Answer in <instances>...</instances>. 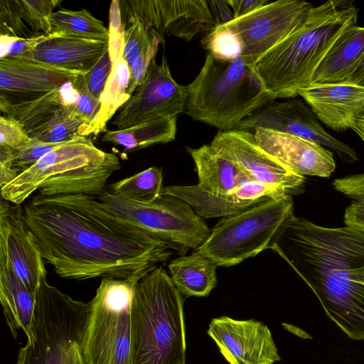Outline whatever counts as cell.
Masks as SVG:
<instances>
[{
    "mask_svg": "<svg viewBox=\"0 0 364 364\" xmlns=\"http://www.w3.org/2000/svg\"><path fill=\"white\" fill-rule=\"evenodd\" d=\"M235 18L245 16L271 2L269 0H225Z\"/></svg>",
    "mask_w": 364,
    "mask_h": 364,
    "instance_id": "cell-43",
    "label": "cell"
},
{
    "mask_svg": "<svg viewBox=\"0 0 364 364\" xmlns=\"http://www.w3.org/2000/svg\"><path fill=\"white\" fill-rule=\"evenodd\" d=\"M0 258L8 262L26 287L36 296L41 278L47 274L40 251L26 220L21 205L1 198Z\"/></svg>",
    "mask_w": 364,
    "mask_h": 364,
    "instance_id": "cell-16",
    "label": "cell"
},
{
    "mask_svg": "<svg viewBox=\"0 0 364 364\" xmlns=\"http://www.w3.org/2000/svg\"><path fill=\"white\" fill-rule=\"evenodd\" d=\"M317 118L336 132L350 129L364 108V87L347 84L311 85L299 90Z\"/></svg>",
    "mask_w": 364,
    "mask_h": 364,
    "instance_id": "cell-20",
    "label": "cell"
},
{
    "mask_svg": "<svg viewBox=\"0 0 364 364\" xmlns=\"http://www.w3.org/2000/svg\"><path fill=\"white\" fill-rule=\"evenodd\" d=\"M86 74V73H85ZM84 75L77 76L73 81V87L77 92V97L71 106L75 114L87 125L86 136L90 135V128L100 109V100L95 98L88 91Z\"/></svg>",
    "mask_w": 364,
    "mask_h": 364,
    "instance_id": "cell-35",
    "label": "cell"
},
{
    "mask_svg": "<svg viewBox=\"0 0 364 364\" xmlns=\"http://www.w3.org/2000/svg\"><path fill=\"white\" fill-rule=\"evenodd\" d=\"M109 50L112 70L100 98V109L92 124L90 134L106 130L107 122L131 97L128 94L129 66L123 58L124 26L117 1L111 3L109 10Z\"/></svg>",
    "mask_w": 364,
    "mask_h": 364,
    "instance_id": "cell-21",
    "label": "cell"
},
{
    "mask_svg": "<svg viewBox=\"0 0 364 364\" xmlns=\"http://www.w3.org/2000/svg\"><path fill=\"white\" fill-rule=\"evenodd\" d=\"M90 311V301L72 299L44 275L36 293L33 338L20 348L16 364H74Z\"/></svg>",
    "mask_w": 364,
    "mask_h": 364,
    "instance_id": "cell-7",
    "label": "cell"
},
{
    "mask_svg": "<svg viewBox=\"0 0 364 364\" xmlns=\"http://www.w3.org/2000/svg\"><path fill=\"white\" fill-rule=\"evenodd\" d=\"M210 146L252 179L279 193L292 197L304 188V176L292 172L262 149L252 132L237 129L218 131Z\"/></svg>",
    "mask_w": 364,
    "mask_h": 364,
    "instance_id": "cell-14",
    "label": "cell"
},
{
    "mask_svg": "<svg viewBox=\"0 0 364 364\" xmlns=\"http://www.w3.org/2000/svg\"><path fill=\"white\" fill-rule=\"evenodd\" d=\"M26 128L12 117L1 114L0 117V147L20 151L31 142Z\"/></svg>",
    "mask_w": 364,
    "mask_h": 364,
    "instance_id": "cell-37",
    "label": "cell"
},
{
    "mask_svg": "<svg viewBox=\"0 0 364 364\" xmlns=\"http://www.w3.org/2000/svg\"><path fill=\"white\" fill-rule=\"evenodd\" d=\"M364 55V27L347 28L317 67L310 85L344 83Z\"/></svg>",
    "mask_w": 364,
    "mask_h": 364,
    "instance_id": "cell-24",
    "label": "cell"
},
{
    "mask_svg": "<svg viewBox=\"0 0 364 364\" xmlns=\"http://www.w3.org/2000/svg\"><path fill=\"white\" fill-rule=\"evenodd\" d=\"M207 3L215 21L214 26L225 24L234 19L232 9L225 0H211Z\"/></svg>",
    "mask_w": 364,
    "mask_h": 364,
    "instance_id": "cell-44",
    "label": "cell"
},
{
    "mask_svg": "<svg viewBox=\"0 0 364 364\" xmlns=\"http://www.w3.org/2000/svg\"><path fill=\"white\" fill-rule=\"evenodd\" d=\"M186 86L171 75L166 57L158 64L151 60L146 76L129 100L121 107L112 124L123 129L150 121L177 117L184 112Z\"/></svg>",
    "mask_w": 364,
    "mask_h": 364,
    "instance_id": "cell-13",
    "label": "cell"
},
{
    "mask_svg": "<svg viewBox=\"0 0 364 364\" xmlns=\"http://www.w3.org/2000/svg\"><path fill=\"white\" fill-rule=\"evenodd\" d=\"M186 89L184 112L224 132L237 129L244 119L277 99L266 90L254 65L241 58L221 60L209 53Z\"/></svg>",
    "mask_w": 364,
    "mask_h": 364,
    "instance_id": "cell-5",
    "label": "cell"
},
{
    "mask_svg": "<svg viewBox=\"0 0 364 364\" xmlns=\"http://www.w3.org/2000/svg\"><path fill=\"white\" fill-rule=\"evenodd\" d=\"M293 212L292 198L269 199L223 217L196 251L218 266L238 264L269 248L277 232Z\"/></svg>",
    "mask_w": 364,
    "mask_h": 364,
    "instance_id": "cell-9",
    "label": "cell"
},
{
    "mask_svg": "<svg viewBox=\"0 0 364 364\" xmlns=\"http://www.w3.org/2000/svg\"><path fill=\"white\" fill-rule=\"evenodd\" d=\"M353 229L326 228L291 215L269 248L314 292L326 314L350 339L364 340V284L350 272Z\"/></svg>",
    "mask_w": 364,
    "mask_h": 364,
    "instance_id": "cell-2",
    "label": "cell"
},
{
    "mask_svg": "<svg viewBox=\"0 0 364 364\" xmlns=\"http://www.w3.org/2000/svg\"><path fill=\"white\" fill-rule=\"evenodd\" d=\"M344 83L364 87V55Z\"/></svg>",
    "mask_w": 364,
    "mask_h": 364,
    "instance_id": "cell-45",
    "label": "cell"
},
{
    "mask_svg": "<svg viewBox=\"0 0 364 364\" xmlns=\"http://www.w3.org/2000/svg\"><path fill=\"white\" fill-rule=\"evenodd\" d=\"M357 280L364 284V269L360 272V274L357 277Z\"/></svg>",
    "mask_w": 364,
    "mask_h": 364,
    "instance_id": "cell-48",
    "label": "cell"
},
{
    "mask_svg": "<svg viewBox=\"0 0 364 364\" xmlns=\"http://www.w3.org/2000/svg\"><path fill=\"white\" fill-rule=\"evenodd\" d=\"M23 208L41 256L63 278L139 282L173 254L93 196L37 194Z\"/></svg>",
    "mask_w": 364,
    "mask_h": 364,
    "instance_id": "cell-1",
    "label": "cell"
},
{
    "mask_svg": "<svg viewBox=\"0 0 364 364\" xmlns=\"http://www.w3.org/2000/svg\"><path fill=\"white\" fill-rule=\"evenodd\" d=\"M85 73L23 59H0V105L38 99L61 90Z\"/></svg>",
    "mask_w": 364,
    "mask_h": 364,
    "instance_id": "cell-18",
    "label": "cell"
},
{
    "mask_svg": "<svg viewBox=\"0 0 364 364\" xmlns=\"http://www.w3.org/2000/svg\"><path fill=\"white\" fill-rule=\"evenodd\" d=\"M87 125L73 112L71 106L58 110L31 139L47 143H66L86 136Z\"/></svg>",
    "mask_w": 364,
    "mask_h": 364,
    "instance_id": "cell-31",
    "label": "cell"
},
{
    "mask_svg": "<svg viewBox=\"0 0 364 364\" xmlns=\"http://www.w3.org/2000/svg\"><path fill=\"white\" fill-rule=\"evenodd\" d=\"M81 346H78L76 349L74 364H85L82 357Z\"/></svg>",
    "mask_w": 364,
    "mask_h": 364,
    "instance_id": "cell-47",
    "label": "cell"
},
{
    "mask_svg": "<svg viewBox=\"0 0 364 364\" xmlns=\"http://www.w3.org/2000/svg\"><path fill=\"white\" fill-rule=\"evenodd\" d=\"M122 23L139 20L164 43V36L191 41L215 21L205 0L119 1Z\"/></svg>",
    "mask_w": 364,
    "mask_h": 364,
    "instance_id": "cell-12",
    "label": "cell"
},
{
    "mask_svg": "<svg viewBox=\"0 0 364 364\" xmlns=\"http://www.w3.org/2000/svg\"><path fill=\"white\" fill-rule=\"evenodd\" d=\"M44 37L45 34L28 38L0 36V59H26Z\"/></svg>",
    "mask_w": 364,
    "mask_h": 364,
    "instance_id": "cell-39",
    "label": "cell"
},
{
    "mask_svg": "<svg viewBox=\"0 0 364 364\" xmlns=\"http://www.w3.org/2000/svg\"><path fill=\"white\" fill-rule=\"evenodd\" d=\"M0 301L6 323L16 338L22 330L33 338L36 296L23 284L9 264L0 258Z\"/></svg>",
    "mask_w": 364,
    "mask_h": 364,
    "instance_id": "cell-25",
    "label": "cell"
},
{
    "mask_svg": "<svg viewBox=\"0 0 364 364\" xmlns=\"http://www.w3.org/2000/svg\"><path fill=\"white\" fill-rule=\"evenodd\" d=\"M162 170L151 166L109 186L112 194L141 203H150L161 195Z\"/></svg>",
    "mask_w": 364,
    "mask_h": 364,
    "instance_id": "cell-30",
    "label": "cell"
},
{
    "mask_svg": "<svg viewBox=\"0 0 364 364\" xmlns=\"http://www.w3.org/2000/svg\"><path fill=\"white\" fill-rule=\"evenodd\" d=\"M160 43H162L161 41L159 38H156L129 66L130 77L127 92L130 96L145 80L151 62L155 58Z\"/></svg>",
    "mask_w": 364,
    "mask_h": 364,
    "instance_id": "cell-41",
    "label": "cell"
},
{
    "mask_svg": "<svg viewBox=\"0 0 364 364\" xmlns=\"http://www.w3.org/2000/svg\"><path fill=\"white\" fill-rule=\"evenodd\" d=\"M16 0H0V36L31 38Z\"/></svg>",
    "mask_w": 364,
    "mask_h": 364,
    "instance_id": "cell-36",
    "label": "cell"
},
{
    "mask_svg": "<svg viewBox=\"0 0 364 364\" xmlns=\"http://www.w3.org/2000/svg\"><path fill=\"white\" fill-rule=\"evenodd\" d=\"M97 198L117 215L186 253L197 250L211 229L189 204L169 194H161L150 203L129 200L105 191Z\"/></svg>",
    "mask_w": 364,
    "mask_h": 364,
    "instance_id": "cell-10",
    "label": "cell"
},
{
    "mask_svg": "<svg viewBox=\"0 0 364 364\" xmlns=\"http://www.w3.org/2000/svg\"><path fill=\"white\" fill-rule=\"evenodd\" d=\"M208 334L230 364H273L281 360L268 326L253 319L213 318Z\"/></svg>",
    "mask_w": 364,
    "mask_h": 364,
    "instance_id": "cell-17",
    "label": "cell"
},
{
    "mask_svg": "<svg viewBox=\"0 0 364 364\" xmlns=\"http://www.w3.org/2000/svg\"><path fill=\"white\" fill-rule=\"evenodd\" d=\"M119 158L97 148L86 136L52 150L36 164L1 188V198L21 205L34 191L39 195L98 196L107 179L120 169Z\"/></svg>",
    "mask_w": 364,
    "mask_h": 364,
    "instance_id": "cell-4",
    "label": "cell"
},
{
    "mask_svg": "<svg viewBox=\"0 0 364 364\" xmlns=\"http://www.w3.org/2000/svg\"><path fill=\"white\" fill-rule=\"evenodd\" d=\"M201 44L210 54L221 60L237 59L242 54L240 40L224 25L213 26L205 31Z\"/></svg>",
    "mask_w": 364,
    "mask_h": 364,
    "instance_id": "cell-32",
    "label": "cell"
},
{
    "mask_svg": "<svg viewBox=\"0 0 364 364\" xmlns=\"http://www.w3.org/2000/svg\"><path fill=\"white\" fill-rule=\"evenodd\" d=\"M198 173V185L204 191L224 196L252 179L236 164L220 155L210 144L196 149L187 147Z\"/></svg>",
    "mask_w": 364,
    "mask_h": 364,
    "instance_id": "cell-26",
    "label": "cell"
},
{
    "mask_svg": "<svg viewBox=\"0 0 364 364\" xmlns=\"http://www.w3.org/2000/svg\"><path fill=\"white\" fill-rule=\"evenodd\" d=\"M313 5L300 0L271 1L253 12L223 24L242 45L240 58L254 65L264 54L291 34Z\"/></svg>",
    "mask_w": 364,
    "mask_h": 364,
    "instance_id": "cell-11",
    "label": "cell"
},
{
    "mask_svg": "<svg viewBox=\"0 0 364 364\" xmlns=\"http://www.w3.org/2000/svg\"><path fill=\"white\" fill-rule=\"evenodd\" d=\"M177 117L150 121L123 129L107 130L102 141L122 146L127 151L175 139Z\"/></svg>",
    "mask_w": 364,
    "mask_h": 364,
    "instance_id": "cell-28",
    "label": "cell"
},
{
    "mask_svg": "<svg viewBox=\"0 0 364 364\" xmlns=\"http://www.w3.org/2000/svg\"><path fill=\"white\" fill-rule=\"evenodd\" d=\"M217 267L196 250L191 255L173 259L168 269L174 285L183 296H207L217 284Z\"/></svg>",
    "mask_w": 364,
    "mask_h": 364,
    "instance_id": "cell-27",
    "label": "cell"
},
{
    "mask_svg": "<svg viewBox=\"0 0 364 364\" xmlns=\"http://www.w3.org/2000/svg\"><path fill=\"white\" fill-rule=\"evenodd\" d=\"M350 129H353L364 142V108L354 117Z\"/></svg>",
    "mask_w": 364,
    "mask_h": 364,
    "instance_id": "cell-46",
    "label": "cell"
},
{
    "mask_svg": "<svg viewBox=\"0 0 364 364\" xmlns=\"http://www.w3.org/2000/svg\"><path fill=\"white\" fill-rule=\"evenodd\" d=\"M161 194H169L182 199L202 218L227 217L264 201L255 199L247 181L224 196L207 192L198 184L163 187Z\"/></svg>",
    "mask_w": 364,
    "mask_h": 364,
    "instance_id": "cell-23",
    "label": "cell"
},
{
    "mask_svg": "<svg viewBox=\"0 0 364 364\" xmlns=\"http://www.w3.org/2000/svg\"><path fill=\"white\" fill-rule=\"evenodd\" d=\"M112 65L108 48L91 70L84 75L88 91L97 100H100L112 72Z\"/></svg>",
    "mask_w": 364,
    "mask_h": 364,
    "instance_id": "cell-38",
    "label": "cell"
},
{
    "mask_svg": "<svg viewBox=\"0 0 364 364\" xmlns=\"http://www.w3.org/2000/svg\"><path fill=\"white\" fill-rule=\"evenodd\" d=\"M137 283L102 278L81 346L85 364H134L131 311Z\"/></svg>",
    "mask_w": 364,
    "mask_h": 364,
    "instance_id": "cell-8",
    "label": "cell"
},
{
    "mask_svg": "<svg viewBox=\"0 0 364 364\" xmlns=\"http://www.w3.org/2000/svg\"><path fill=\"white\" fill-rule=\"evenodd\" d=\"M109 41L50 33L26 59L70 71L87 73L109 48Z\"/></svg>",
    "mask_w": 364,
    "mask_h": 364,
    "instance_id": "cell-22",
    "label": "cell"
},
{
    "mask_svg": "<svg viewBox=\"0 0 364 364\" xmlns=\"http://www.w3.org/2000/svg\"><path fill=\"white\" fill-rule=\"evenodd\" d=\"M353 1L329 0L313 7L299 26L254 65L266 90L278 98H293L310 85L321 61L338 37L355 25Z\"/></svg>",
    "mask_w": 364,
    "mask_h": 364,
    "instance_id": "cell-3",
    "label": "cell"
},
{
    "mask_svg": "<svg viewBox=\"0 0 364 364\" xmlns=\"http://www.w3.org/2000/svg\"><path fill=\"white\" fill-rule=\"evenodd\" d=\"M63 144L65 143L52 144L31 139L25 149L16 153L12 161L13 165L21 173L36 164L48 153Z\"/></svg>",
    "mask_w": 364,
    "mask_h": 364,
    "instance_id": "cell-40",
    "label": "cell"
},
{
    "mask_svg": "<svg viewBox=\"0 0 364 364\" xmlns=\"http://www.w3.org/2000/svg\"><path fill=\"white\" fill-rule=\"evenodd\" d=\"M183 296L162 266L136 285L131 311L134 364H185Z\"/></svg>",
    "mask_w": 364,
    "mask_h": 364,
    "instance_id": "cell-6",
    "label": "cell"
},
{
    "mask_svg": "<svg viewBox=\"0 0 364 364\" xmlns=\"http://www.w3.org/2000/svg\"><path fill=\"white\" fill-rule=\"evenodd\" d=\"M22 18L35 33H50L49 19L60 0H16Z\"/></svg>",
    "mask_w": 364,
    "mask_h": 364,
    "instance_id": "cell-33",
    "label": "cell"
},
{
    "mask_svg": "<svg viewBox=\"0 0 364 364\" xmlns=\"http://www.w3.org/2000/svg\"><path fill=\"white\" fill-rule=\"evenodd\" d=\"M128 24L129 27L124 30L123 58L130 66L159 37L139 20L133 21Z\"/></svg>",
    "mask_w": 364,
    "mask_h": 364,
    "instance_id": "cell-34",
    "label": "cell"
},
{
    "mask_svg": "<svg viewBox=\"0 0 364 364\" xmlns=\"http://www.w3.org/2000/svg\"><path fill=\"white\" fill-rule=\"evenodd\" d=\"M259 128L316 142L335 151L343 162L353 164L358 160L355 150L328 134L311 108L299 99L265 105L244 119L237 129L254 133Z\"/></svg>",
    "mask_w": 364,
    "mask_h": 364,
    "instance_id": "cell-15",
    "label": "cell"
},
{
    "mask_svg": "<svg viewBox=\"0 0 364 364\" xmlns=\"http://www.w3.org/2000/svg\"><path fill=\"white\" fill-rule=\"evenodd\" d=\"M49 22L50 33L97 41L109 40V28L85 9L80 11L61 9L52 14Z\"/></svg>",
    "mask_w": 364,
    "mask_h": 364,
    "instance_id": "cell-29",
    "label": "cell"
},
{
    "mask_svg": "<svg viewBox=\"0 0 364 364\" xmlns=\"http://www.w3.org/2000/svg\"><path fill=\"white\" fill-rule=\"evenodd\" d=\"M16 151L0 147V186L1 188L15 179L21 173L14 166L13 159Z\"/></svg>",
    "mask_w": 364,
    "mask_h": 364,
    "instance_id": "cell-42",
    "label": "cell"
},
{
    "mask_svg": "<svg viewBox=\"0 0 364 364\" xmlns=\"http://www.w3.org/2000/svg\"><path fill=\"white\" fill-rule=\"evenodd\" d=\"M253 134L262 149L298 175L329 177L335 170L333 153L316 142L262 128Z\"/></svg>",
    "mask_w": 364,
    "mask_h": 364,
    "instance_id": "cell-19",
    "label": "cell"
}]
</instances>
